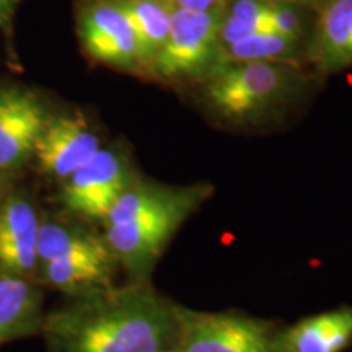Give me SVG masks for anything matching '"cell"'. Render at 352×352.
<instances>
[{
    "label": "cell",
    "mask_w": 352,
    "mask_h": 352,
    "mask_svg": "<svg viewBox=\"0 0 352 352\" xmlns=\"http://www.w3.org/2000/svg\"><path fill=\"white\" fill-rule=\"evenodd\" d=\"M41 220L43 212L28 195L13 189L0 195V274L38 283Z\"/></svg>",
    "instance_id": "8"
},
{
    "label": "cell",
    "mask_w": 352,
    "mask_h": 352,
    "mask_svg": "<svg viewBox=\"0 0 352 352\" xmlns=\"http://www.w3.org/2000/svg\"><path fill=\"white\" fill-rule=\"evenodd\" d=\"M132 25L139 44L142 72L148 69L162 51L170 33L171 8L165 0H114Z\"/></svg>",
    "instance_id": "15"
},
{
    "label": "cell",
    "mask_w": 352,
    "mask_h": 352,
    "mask_svg": "<svg viewBox=\"0 0 352 352\" xmlns=\"http://www.w3.org/2000/svg\"><path fill=\"white\" fill-rule=\"evenodd\" d=\"M352 344V305L305 316L276 333L277 352H344Z\"/></svg>",
    "instance_id": "13"
},
{
    "label": "cell",
    "mask_w": 352,
    "mask_h": 352,
    "mask_svg": "<svg viewBox=\"0 0 352 352\" xmlns=\"http://www.w3.org/2000/svg\"><path fill=\"white\" fill-rule=\"evenodd\" d=\"M78 34L91 59L122 70L142 72L132 25L114 0H100L82 12Z\"/></svg>",
    "instance_id": "10"
},
{
    "label": "cell",
    "mask_w": 352,
    "mask_h": 352,
    "mask_svg": "<svg viewBox=\"0 0 352 352\" xmlns=\"http://www.w3.org/2000/svg\"><path fill=\"white\" fill-rule=\"evenodd\" d=\"M3 178H6V176H0V195L6 191V186H3Z\"/></svg>",
    "instance_id": "21"
},
{
    "label": "cell",
    "mask_w": 352,
    "mask_h": 352,
    "mask_svg": "<svg viewBox=\"0 0 352 352\" xmlns=\"http://www.w3.org/2000/svg\"><path fill=\"white\" fill-rule=\"evenodd\" d=\"M135 178L124 153L113 147H101L60 183L59 201L72 217L90 226L101 223Z\"/></svg>",
    "instance_id": "7"
},
{
    "label": "cell",
    "mask_w": 352,
    "mask_h": 352,
    "mask_svg": "<svg viewBox=\"0 0 352 352\" xmlns=\"http://www.w3.org/2000/svg\"><path fill=\"white\" fill-rule=\"evenodd\" d=\"M20 3L21 0H0V30L3 33L10 34L13 19Z\"/></svg>",
    "instance_id": "19"
},
{
    "label": "cell",
    "mask_w": 352,
    "mask_h": 352,
    "mask_svg": "<svg viewBox=\"0 0 352 352\" xmlns=\"http://www.w3.org/2000/svg\"><path fill=\"white\" fill-rule=\"evenodd\" d=\"M44 290L34 280L0 274V347L39 336L46 315Z\"/></svg>",
    "instance_id": "14"
},
{
    "label": "cell",
    "mask_w": 352,
    "mask_h": 352,
    "mask_svg": "<svg viewBox=\"0 0 352 352\" xmlns=\"http://www.w3.org/2000/svg\"><path fill=\"white\" fill-rule=\"evenodd\" d=\"M173 352H277L271 321L235 311H201L176 303Z\"/></svg>",
    "instance_id": "6"
},
{
    "label": "cell",
    "mask_w": 352,
    "mask_h": 352,
    "mask_svg": "<svg viewBox=\"0 0 352 352\" xmlns=\"http://www.w3.org/2000/svg\"><path fill=\"white\" fill-rule=\"evenodd\" d=\"M305 63L320 76L352 67V0H323L315 8Z\"/></svg>",
    "instance_id": "12"
},
{
    "label": "cell",
    "mask_w": 352,
    "mask_h": 352,
    "mask_svg": "<svg viewBox=\"0 0 352 352\" xmlns=\"http://www.w3.org/2000/svg\"><path fill=\"white\" fill-rule=\"evenodd\" d=\"M266 2H277V3H294V6H302L308 8H315L320 6L323 0H266Z\"/></svg>",
    "instance_id": "20"
},
{
    "label": "cell",
    "mask_w": 352,
    "mask_h": 352,
    "mask_svg": "<svg viewBox=\"0 0 352 352\" xmlns=\"http://www.w3.org/2000/svg\"><path fill=\"white\" fill-rule=\"evenodd\" d=\"M212 192L208 183L170 186L135 178L101 222L126 283L151 280L170 241Z\"/></svg>",
    "instance_id": "2"
},
{
    "label": "cell",
    "mask_w": 352,
    "mask_h": 352,
    "mask_svg": "<svg viewBox=\"0 0 352 352\" xmlns=\"http://www.w3.org/2000/svg\"><path fill=\"white\" fill-rule=\"evenodd\" d=\"M39 336L46 352H173L176 303L151 280L116 284L46 311Z\"/></svg>",
    "instance_id": "1"
},
{
    "label": "cell",
    "mask_w": 352,
    "mask_h": 352,
    "mask_svg": "<svg viewBox=\"0 0 352 352\" xmlns=\"http://www.w3.org/2000/svg\"><path fill=\"white\" fill-rule=\"evenodd\" d=\"M263 32H274L272 2L266 0H227L220 20V47L236 39Z\"/></svg>",
    "instance_id": "17"
},
{
    "label": "cell",
    "mask_w": 352,
    "mask_h": 352,
    "mask_svg": "<svg viewBox=\"0 0 352 352\" xmlns=\"http://www.w3.org/2000/svg\"><path fill=\"white\" fill-rule=\"evenodd\" d=\"M308 76L300 64H217L199 87L202 107L215 121L239 129L267 124L287 113L305 94Z\"/></svg>",
    "instance_id": "3"
},
{
    "label": "cell",
    "mask_w": 352,
    "mask_h": 352,
    "mask_svg": "<svg viewBox=\"0 0 352 352\" xmlns=\"http://www.w3.org/2000/svg\"><path fill=\"white\" fill-rule=\"evenodd\" d=\"M101 147L98 134L87 118L80 113H67L47 120L32 160L39 173L63 183Z\"/></svg>",
    "instance_id": "9"
},
{
    "label": "cell",
    "mask_w": 352,
    "mask_h": 352,
    "mask_svg": "<svg viewBox=\"0 0 352 352\" xmlns=\"http://www.w3.org/2000/svg\"><path fill=\"white\" fill-rule=\"evenodd\" d=\"M305 41L277 32H263L236 39L220 47L219 64L223 63H289L305 60Z\"/></svg>",
    "instance_id": "16"
},
{
    "label": "cell",
    "mask_w": 352,
    "mask_h": 352,
    "mask_svg": "<svg viewBox=\"0 0 352 352\" xmlns=\"http://www.w3.org/2000/svg\"><path fill=\"white\" fill-rule=\"evenodd\" d=\"M171 10H189V12H210L222 8L227 0H165Z\"/></svg>",
    "instance_id": "18"
},
{
    "label": "cell",
    "mask_w": 352,
    "mask_h": 352,
    "mask_svg": "<svg viewBox=\"0 0 352 352\" xmlns=\"http://www.w3.org/2000/svg\"><path fill=\"white\" fill-rule=\"evenodd\" d=\"M36 256L38 283L65 298L111 289L121 272L103 235L69 214H43Z\"/></svg>",
    "instance_id": "4"
},
{
    "label": "cell",
    "mask_w": 352,
    "mask_h": 352,
    "mask_svg": "<svg viewBox=\"0 0 352 352\" xmlns=\"http://www.w3.org/2000/svg\"><path fill=\"white\" fill-rule=\"evenodd\" d=\"M47 120L46 109L30 91H0V176L15 173L32 160Z\"/></svg>",
    "instance_id": "11"
},
{
    "label": "cell",
    "mask_w": 352,
    "mask_h": 352,
    "mask_svg": "<svg viewBox=\"0 0 352 352\" xmlns=\"http://www.w3.org/2000/svg\"><path fill=\"white\" fill-rule=\"evenodd\" d=\"M222 10H171L168 38L148 76L170 85H197L204 80L219 64Z\"/></svg>",
    "instance_id": "5"
}]
</instances>
